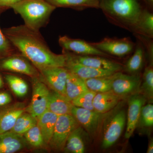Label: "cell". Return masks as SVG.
Segmentation results:
<instances>
[{"mask_svg":"<svg viewBox=\"0 0 153 153\" xmlns=\"http://www.w3.org/2000/svg\"><path fill=\"white\" fill-rule=\"evenodd\" d=\"M4 33L11 44L39 71L50 67L66 66V55L52 52L39 32L22 25L6 29Z\"/></svg>","mask_w":153,"mask_h":153,"instance_id":"6da1fadb","label":"cell"},{"mask_svg":"<svg viewBox=\"0 0 153 153\" xmlns=\"http://www.w3.org/2000/svg\"><path fill=\"white\" fill-rule=\"evenodd\" d=\"M145 7L140 0H99V9L108 22L131 33Z\"/></svg>","mask_w":153,"mask_h":153,"instance_id":"7a4b0ae2","label":"cell"},{"mask_svg":"<svg viewBox=\"0 0 153 153\" xmlns=\"http://www.w3.org/2000/svg\"><path fill=\"white\" fill-rule=\"evenodd\" d=\"M10 8L21 16L25 26L36 32L47 25L56 9L46 0H21Z\"/></svg>","mask_w":153,"mask_h":153,"instance_id":"3957f363","label":"cell"},{"mask_svg":"<svg viewBox=\"0 0 153 153\" xmlns=\"http://www.w3.org/2000/svg\"><path fill=\"white\" fill-rule=\"evenodd\" d=\"M112 112L111 110L106 113H100L73 105L71 114L90 135L94 137L99 133L103 124Z\"/></svg>","mask_w":153,"mask_h":153,"instance_id":"277c9868","label":"cell"},{"mask_svg":"<svg viewBox=\"0 0 153 153\" xmlns=\"http://www.w3.org/2000/svg\"><path fill=\"white\" fill-rule=\"evenodd\" d=\"M79 126L71 114L58 116L52 138L49 144L51 149L55 151L63 150L69 135Z\"/></svg>","mask_w":153,"mask_h":153,"instance_id":"5b68a950","label":"cell"},{"mask_svg":"<svg viewBox=\"0 0 153 153\" xmlns=\"http://www.w3.org/2000/svg\"><path fill=\"white\" fill-rule=\"evenodd\" d=\"M91 44L102 52L108 55L123 57L133 52L136 44L130 38H105L98 42Z\"/></svg>","mask_w":153,"mask_h":153,"instance_id":"8992f818","label":"cell"},{"mask_svg":"<svg viewBox=\"0 0 153 153\" xmlns=\"http://www.w3.org/2000/svg\"><path fill=\"white\" fill-rule=\"evenodd\" d=\"M104 127L102 147L107 149L119 139L123 131L126 123V114L124 110H120L108 118Z\"/></svg>","mask_w":153,"mask_h":153,"instance_id":"52a82bcc","label":"cell"},{"mask_svg":"<svg viewBox=\"0 0 153 153\" xmlns=\"http://www.w3.org/2000/svg\"><path fill=\"white\" fill-rule=\"evenodd\" d=\"M34 78L32 100L26 108V111L32 114L37 120L47 110L50 91L46 84Z\"/></svg>","mask_w":153,"mask_h":153,"instance_id":"ba28073f","label":"cell"},{"mask_svg":"<svg viewBox=\"0 0 153 153\" xmlns=\"http://www.w3.org/2000/svg\"><path fill=\"white\" fill-rule=\"evenodd\" d=\"M63 51L69 59L84 66L114 72L121 71L123 69V66L120 63L109 60L106 57L97 55H76L68 51Z\"/></svg>","mask_w":153,"mask_h":153,"instance_id":"9c48e42d","label":"cell"},{"mask_svg":"<svg viewBox=\"0 0 153 153\" xmlns=\"http://www.w3.org/2000/svg\"><path fill=\"white\" fill-rule=\"evenodd\" d=\"M59 45L63 50L76 55H97L104 57L109 55L94 47L90 42L80 39H74L66 36H60L58 40Z\"/></svg>","mask_w":153,"mask_h":153,"instance_id":"30bf717a","label":"cell"},{"mask_svg":"<svg viewBox=\"0 0 153 153\" xmlns=\"http://www.w3.org/2000/svg\"><path fill=\"white\" fill-rule=\"evenodd\" d=\"M141 81L138 74L129 75L123 74L122 71H119L113 82L111 90L122 97L132 95L138 93Z\"/></svg>","mask_w":153,"mask_h":153,"instance_id":"8fae6325","label":"cell"},{"mask_svg":"<svg viewBox=\"0 0 153 153\" xmlns=\"http://www.w3.org/2000/svg\"><path fill=\"white\" fill-rule=\"evenodd\" d=\"M39 71L42 79L52 90L66 97V82L68 72L66 67H50Z\"/></svg>","mask_w":153,"mask_h":153,"instance_id":"7c38bea8","label":"cell"},{"mask_svg":"<svg viewBox=\"0 0 153 153\" xmlns=\"http://www.w3.org/2000/svg\"><path fill=\"white\" fill-rule=\"evenodd\" d=\"M146 99L142 94L137 93L131 95L128 101L127 121L125 137L129 139L133 134L139 122L141 111Z\"/></svg>","mask_w":153,"mask_h":153,"instance_id":"4fadbf2b","label":"cell"},{"mask_svg":"<svg viewBox=\"0 0 153 153\" xmlns=\"http://www.w3.org/2000/svg\"><path fill=\"white\" fill-rule=\"evenodd\" d=\"M27 145L22 135L11 131L0 134V153H16L25 149Z\"/></svg>","mask_w":153,"mask_h":153,"instance_id":"5bb4252c","label":"cell"},{"mask_svg":"<svg viewBox=\"0 0 153 153\" xmlns=\"http://www.w3.org/2000/svg\"><path fill=\"white\" fill-rule=\"evenodd\" d=\"M66 62L65 67L68 71L74 73L84 80L100 76H107L116 72L84 66L71 60L66 55Z\"/></svg>","mask_w":153,"mask_h":153,"instance_id":"9a60e30c","label":"cell"},{"mask_svg":"<svg viewBox=\"0 0 153 153\" xmlns=\"http://www.w3.org/2000/svg\"><path fill=\"white\" fill-rule=\"evenodd\" d=\"M1 67L4 70L21 73L35 77L39 74L36 68L24 58L14 56L3 60Z\"/></svg>","mask_w":153,"mask_h":153,"instance_id":"2e32d148","label":"cell"},{"mask_svg":"<svg viewBox=\"0 0 153 153\" xmlns=\"http://www.w3.org/2000/svg\"><path fill=\"white\" fill-rule=\"evenodd\" d=\"M123 97L115 93L112 90L97 93L93 99L94 110L100 113L108 112L112 110Z\"/></svg>","mask_w":153,"mask_h":153,"instance_id":"e0dca14e","label":"cell"},{"mask_svg":"<svg viewBox=\"0 0 153 153\" xmlns=\"http://www.w3.org/2000/svg\"><path fill=\"white\" fill-rule=\"evenodd\" d=\"M26 108L23 104H17L0 111V134L10 131Z\"/></svg>","mask_w":153,"mask_h":153,"instance_id":"ac0fdd59","label":"cell"},{"mask_svg":"<svg viewBox=\"0 0 153 153\" xmlns=\"http://www.w3.org/2000/svg\"><path fill=\"white\" fill-rule=\"evenodd\" d=\"M73 105L67 97L56 91H50L47 110L57 115L71 114Z\"/></svg>","mask_w":153,"mask_h":153,"instance_id":"d6986e66","label":"cell"},{"mask_svg":"<svg viewBox=\"0 0 153 153\" xmlns=\"http://www.w3.org/2000/svg\"><path fill=\"white\" fill-rule=\"evenodd\" d=\"M88 90L84 79L68 71L66 85V97L72 101Z\"/></svg>","mask_w":153,"mask_h":153,"instance_id":"ffe728a7","label":"cell"},{"mask_svg":"<svg viewBox=\"0 0 153 153\" xmlns=\"http://www.w3.org/2000/svg\"><path fill=\"white\" fill-rule=\"evenodd\" d=\"M58 115L47 110L37 120L45 144H49L52 138Z\"/></svg>","mask_w":153,"mask_h":153,"instance_id":"44dd1931","label":"cell"},{"mask_svg":"<svg viewBox=\"0 0 153 153\" xmlns=\"http://www.w3.org/2000/svg\"><path fill=\"white\" fill-rule=\"evenodd\" d=\"M132 33L153 39V11L146 7L143 9Z\"/></svg>","mask_w":153,"mask_h":153,"instance_id":"7402d4cb","label":"cell"},{"mask_svg":"<svg viewBox=\"0 0 153 153\" xmlns=\"http://www.w3.org/2000/svg\"><path fill=\"white\" fill-rule=\"evenodd\" d=\"M134 52L125 66V70L131 74H138L143 65L145 50L141 42L138 40Z\"/></svg>","mask_w":153,"mask_h":153,"instance_id":"603a6c76","label":"cell"},{"mask_svg":"<svg viewBox=\"0 0 153 153\" xmlns=\"http://www.w3.org/2000/svg\"><path fill=\"white\" fill-rule=\"evenodd\" d=\"M56 8H69L82 10L88 8L99 9V0H46Z\"/></svg>","mask_w":153,"mask_h":153,"instance_id":"cb8c5ba5","label":"cell"},{"mask_svg":"<svg viewBox=\"0 0 153 153\" xmlns=\"http://www.w3.org/2000/svg\"><path fill=\"white\" fill-rule=\"evenodd\" d=\"M82 134L83 129L82 126L79 125L74 129L69 135L63 150L68 153H84L85 146Z\"/></svg>","mask_w":153,"mask_h":153,"instance_id":"d4e9b609","label":"cell"},{"mask_svg":"<svg viewBox=\"0 0 153 153\" xmlns=\"http://www.w3.org/2000/svg\"><path fill=\"white\" fill-rule=\"evenodd\" d=\"M118 72L107 76L85 79V84L88 90L96 93L108 91L112 89L113 82Z\"/></svg>","mask_w":153,"mask_h":153,"instance_id":"484cf974","label":"cell"},{"mask_svg":"<svg viewBox=\"0 0 153 153\" xmlns=\"http://www.w3.org/2000/svg\"><path fill=\"white\" fill-rule=\"evenodd\" d=\"M37 124V119L29 113L25 112L18 118L11 131L23 135L30 128Z\"/></svg>","mask_w":153,"mask_h":153,"instance_id":"4316f807","label":"cell"},{"mask_svg":"<svg viewBox=\"0 0 153 153\" xmlns=\"http://www.w3.org/2000/svg\"><path fill=\"white\" fill-rule=\"evenodd\" d=\"M140 91L143 95L152 103L153 98V64H150L145 68L143 75Z\"/></svg>","mask_w":153,"mask_h":153,"instance_id":"83f0119b","label":"cell"},{"mask_svg":"<svg viewBox=\"0 0 153 153\" xmlns=\"http://www.w3.org/2000/svg\"><path fill=\"white\" fill-rule=\"evenodd\" d=\"M5 79L11 90L17 96L22 97L27 95L28 85L24 79L12 74L6 75Z\"/></svg>","mask_w":153,"mask_h":153,"instance_id":"f1b7e54d","label":"cell"},{"mask_svg":"<svg viewBox=\"0 0 153 153\" xmlns=\"http://www.w3.org/2000/svg\"><path fill=\"white\" fill-rule=\"evenodd\" d=\"M24 135L28 144L33 147L41 148L45 145L42 133L37 124L30 128Z\"/></svg>","mask_w":153,"mask_h":153,"instance_id":"f546056e","label":"cell"},{"mask_svg":"<svg viewBox=\"0 0 153 153\" xmlns=\"http://www.w3.org/2000/svg\"><path fill=\"white\" fill-rule=\"evenodd\" d=\"M96 92L88 90L71 101L74 106L89 110H94L93 102Z\"/></svg>","mask_w":153,"mask_h":153,"instance_id":"4dcf8cb0","label":"cell"},{"mask_svg":"<svg viewBox=\"0 0 153 153\" xmlns=\"http://www.w3.org/2000/svg\"><path fill=\"white\" fill-rule=\"evenodd\" d=\"M139 121L142 125L150 127L153 125V105L152 103L144 105L141 111Z\"/></svg>","mask_w":153,"mask_h":153,"instance_id":"1f68e13d","label":"cell"},{"mask_svg":"<svg viewBox=\"0 0 153 153\" xmlns=\"http://www.w3.org/2000/svg\"><path fill=\"white\" fill-rule=\"evenodd\" d=\"M137 39L139 40L142 44L145 51L147 52L150 61V64H153V39L145 36L138 35H134Z\"/></svg>","mask_w":153,"mask_h":153,"instance_id":"d6a6232c","label":"cell"},{"mask_svg":"<svg viewBox=\"0 0 153 153\" xmlns=\"http://www.w3.org/2000/svg\"><path fill=\"white\" fill-rule=\"evenodd\" d=\"M11 44L0 28V56L6 55L12 51Z\"/></svg>","mask_w":153,"mask_h":153,"instance_id":"836d02e7","label":"cell"},{"mask_svg":"<svg viewBox=\"0 0 153 153\" xmlns=\"http://www.w3.org/2000/svg\"><path fill=\"white\" fill-rule=\"evenodd\" d=\"M12 101V98L8 93L5 92H0V106L8 104Z\"/></svg>","mask_w":153,"mask_h":153,"instance_id":"e575fe53","label":"cell"},{"mask_svg":"<svg viewBox=\"0 0 153 153\" xmlns=\"http://www.w3.org/2000/svg\"><path fill=\"white\" fill-rule=\"evenodd\" d=\"M21 0H0V8L10 7Z\"/></svg>","mask_w":153,"mask_h":153,"instance_id":"d590c367","label":"cell"},{"mask_svg":"<svg viewBox=\"0 0 153 153\" xmlns=\"http://www.w3.org/2000/svg\"><path fill=\"white\" fill-rule=\"evenodd\" d=\"M148 10L152 11L153 10V0H140Z\"/></svg>","mask_w":153,"mask_h":153,"instance_id":"8d00e7d4","label":"cell"},{"mask_svg":"<svg viewBox=\"0 0 153 153\" xmlns=\"http://www.w3.org/2000/svg\"><path fill=\"white\" fill-rule=\"evenodd\" d=\"M147 153H153V141L152 140L149 143V146H148L147 151Z\"/></svg>","mask_w":153,"mask_h":153,"instance_id":"74e56055","label":"cell"},{"mask_svg":"<svg viewBox=\"0 0 153 153\" xmlns=\"http://www.w3.org/2000/svg\"><path fill=\"white\" fill-rule=\"evenodd\" d=\"M3 85V82L1 77L0 76V88L2 87Z\"/></svg>","mask_w":153,"mask_h":153,"instance_id":"f35d334b","label":"cell"},{"mask_svg":"<svg viewBox=\"0 0 153 153\" xmlns=\"http://www.w3.org/2000/svg\"></svg>","mask_w":153,"mask_h":153,"instance_id":"ab89813d","label":"cell"}]
</instances>
